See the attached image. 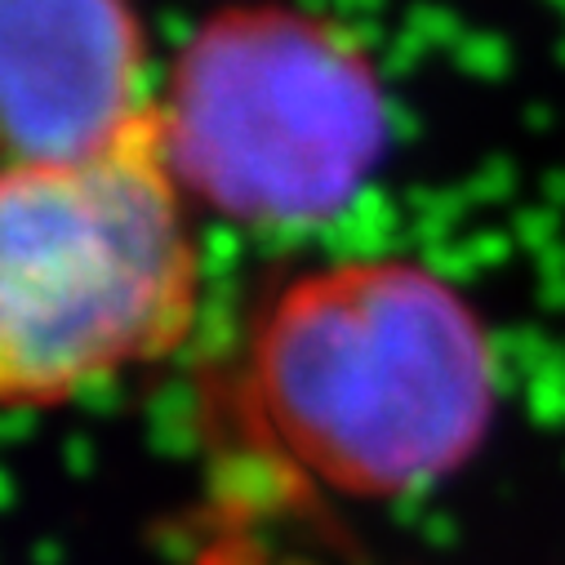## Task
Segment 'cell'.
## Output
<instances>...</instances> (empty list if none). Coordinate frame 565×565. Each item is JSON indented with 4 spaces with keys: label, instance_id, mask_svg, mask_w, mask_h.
I'll use <instances>...</instances> for the list:
<instances>
[{
    "label": "cell",
    "instance_id": "2",
    "mask_svg": "<svg viewBox=\"0 0 565 565\" xmlns=\"http://www.w3.org/2000/svg\"><path fill=\"white\" fill-rule=\"evenodd\" d=\"M201 241L161 107L76 161H0V414L170 361L201 317Z\"/></svg>",
    "mask_w": 565,
    "mask_h": 565
},
{
    "label": "cell",
    "instance_id": "4",
    "mask_svg": "<svg viewBox=\"0 0 565 565\" xmlns=\"http://www.w3.org/2000/svg\"><path fill=\"white\" fill-rule=\"evenodd\" d=\"M152 107L129 0H0V161L103 152Z\"/></svg>",
    "mask_w": 565,
    "mask_h": 565
},
{
    "label": "cell",
    "instance_id": "3",
    "mask_svg": "<svg viewBox=\"0 0 565 565\" xmlns=\"http://www.w3.org/2000/svg\"><path fill=\"white\" fill-rule=\"evenodd\" d=\"M192 205L245 227H308L361 196L387 148L365 45L295 6H232L201 23L157 94Z\"/></svg>",
    "mask_w": 565,
    "mask_h": 565
},
{
    "label": "cell",
    "instance_id": "1",
    "mask_svg": "<svg viewBox=\"0 0 565 565\" xmlns=\"http://www.w3.org/2000/svg\"><path fill=\"white\" fill-rule=\"evenodd\" d=\"M227 423L295 481L396 503L459 477L499 414V356L472 299L414 258H334L254 308Z\"/></svg>",
    "mask_w": 565,
    "mask_h": 565
}]
</instances>
